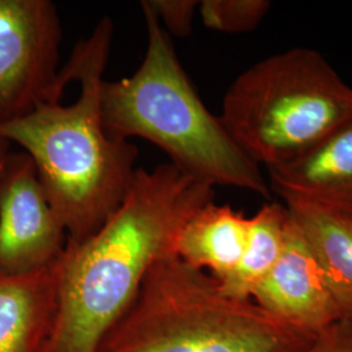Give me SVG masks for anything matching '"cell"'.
<instances>
[{
	"instance_id": "6da1fadb",
	"label": "cell",
	"mask_w": 352,
	"mask_h": 352,
	"mask_svg": "<svg viewBox=\"0 0 352 352\" xmlns=\"http://www.w3.org/2000/svg\"><path fill=\"white\" fill-rule=\"evenodd\" d=\"M214 188L164 164L138 168L118 209L58 263V314L49 352H98L158 261L175 254L189 218Z\"/></svg>"
},
{
	"instance_id": "7a4b0ae2",
	"label": "cell",
	"mask_w": 352,
	"mask_h": 352,
	"mask_svg": "<svg viewBox=\"0 0 352 352\" xmlns=\"http://www.w3.org/2000/svg\"><path fill=\"white\" fill-rule=\"evenodd\" d=\"M113 37V20L103 17L60 68V88L71 81L80 84L74 103L41 102L32 113L0 126V138L20 145L33 160L72 243L88 239L107 221L138 170L136 145L111 138L102 118L103 74Z\"/></svg>"
},
{
	"instance_id": "3957f363",
	"label": "cell",
	"mask_w": 352,
	"mask_h": 352,
	"mask_svg": "<svg viewBox=\"0 0 352 352\" xmlns=\"http://www.w3.org/2000/svg\"><path fill=\"white\" fill-rule=\"evenodd\" d=\"M141 10L148 32L142 63L133 75L104 80L102 85V118L109 135L151 141L177 170L213 188L234 187L270 199L272 189L261 167L204 104L171 38L146 1Z\"/></svg>"
},
{
	"instance_id": "277c9868",
	"label": "cell",
	"mask_w": 352,
	"mask_h": 352,
	"mask_svg": "<svg viewBox=\"0 0 352 352\" xmlns=\"http://www.w3.org/2000/svg\"><path fill=\"white\" fill-rule=\"evenodd\" d=\"M315 337L173 254L151 267L98 352H307Z\"/></svg>"
},
{
	"instance_id": "5b68a950",
	"label": "cell",
	"mask_w": 352,
	"mask_h": 352,
	"mask_svg": "<svg viewBox=\"0 0 352 352\" xmlns=\"http://www.w3.org/2000/svg\"><path fill=\"white\" fill-rule=\"evenodd\" d=\"M219 118L240 149L267 170L352 120V87L321 52L295 47L240 74Z\"/></svg>"
},
{
	"instance_id": "8992f818",
	"label": "cell",
	"mask_w": 352,
	"mask_h": 352,
	"mask_svg": "<svg viewBox=\"0 0 352 352\" xmlns=\"http://www.w3.org/2000/svg\"><path fill=\"white\" fill-rule=\"evenodd\" d=\"M62 24L50 0H0V126L58 100Z\"/></svg>"
},
{
	"instance_id": "52a82bcc",
	"label": "cell",
	"mask_w": 352,
	"mask_h": 352,
	"mask_svg": "<svg viewBox=\"0 0 352 352\" xmlns=\"http://www.w3.org/2000/svg\"><path fill=\"white\" fill-rule=\"evenodd\" d=\"M68 235L25 151H10L0 180V274L23 276L56 264Z\"/></svg>"
},
{
	"instance_id": "ba28073f",
	"label": "cell",
	"mask_w": 352,
	"mask_h": 352,
	"mask_svg": "<svg viewBox=\"0 0 352 352\" xmlns=\"http://www.w3.org/2000/svg\"><path fill=\"white\" fill-rule=\"evenodd\" d=\"M252 300L279 321L312 336L344 318L292 217L277 264L254 289Z\"/></svg>"
},
{
	"instance_id": "9c48e42d",
	"label": "cell",
	"mask_w": 352,
	"mask_h": 352,
	"mask_svg": "<svg viewBox=\"0 0 352 352\" xmlns=\"http://www.w3.org/2000/svg\"><path fill=\"white\" fill-rule=\"evenodd\" d=\"M266 171L270 189L283 202H314L352 214V120Z\"/></svg>"
},
{
	"instance_id": "30bf717a",
	"label": "cell",
	"mask_w": 352,
	"mask_h": 352,
	"mask_svg": "<svg viewBox=\"0 0 352 352\" xmlns=\"http://www.w3.org/2000/svg\"><path fill=\"white\" fill-rule=\"evenodd\" d=\"M58 263L23 276L0 274V352H49L58 314Z\"/></svg>"
},
{
	"instance_id": "8fae6325",
	"label": "cell",
	"mask_w": 352,
	"mask_h": 352,
	"mask_svg": "<svg viewBox=\"0 0 352 352\" xmlns=\"http://www.w3.org/2000/svg\"><path fill=\"white\" fill-rule=\"evenodd\" d=\"M250 218L230 205L212 201L200 208L182 228L175 256L221 282L239 264L248 239Z\"/></svg>"
},
{
	"instance_id": "7c38bea8",
	"label": "cell",
	"mask_w": 352,
	"mask_h": 352,
	"mask_svg": "<svg viewBox=\"0 0 352 352\" xmlns=\"http://www.w3.org/2000/svg\"><path fill=\"white\" fill-rule=\"evenodd\" d=\"M344 318H352V214L314 202H285Z\"/></svg>"
},
{
	"instance_id": "4fadbf2b",
	"label": "cell",
	"mask_w": 352,
	"mask_h": 352,
	"mask_svg": "<svg viewBox=\"0 0 352 352\" xmlns=\"http://www.w3.org/2000/svg\"><path fill=\"white\" fill-rule=\"evenodd\" d=\"M289 209L285 204L269 202L250 217L248 239L239 264L225 279L218 282L228 296L252 300V295L283 251L289 230Z\"/></svg>"
},
{
	"instance_id": "5bb4252c",
	"label": "cell",
	"mask_w": 352,
	"mask_h": 352,
	"mask_svg": "<svg viewBox=\"0 0 352 352\" xmlns=\"http://www.w3.org/2000/svg\"><path fill=\"white\" fill-rule=\"evenodd\" d=\"M270 7L266 0H204L199 13L208 29L235 34L256 29Z\"/></svg>"
},
{
	"instance_id": "9a60e30c",
	"label": "cell",
	"mask_w": 352,
	"mask_h": 352,
	"mask_svg": "<svg viewBox=\"0 0 352 352\" xmlns=\"http://www.w3.org/2000/svg\"><path fill=\"white\" fill-rule=\"evenodd\" d=\"M164 26L168 36L188 37L192 32L193 17L199 11V1L195 0H151L146 1Z\"/></svg>"
},
{
	"instance_id": "2e32d148",
	"label": "cell",
	"mask_w": 352,
	"mask_h": 352,
	"mask_svg": "<svg viewBox=\"0 0 352 352\" xmlns=\"http://www.w3.org/2000/svg\"><path fill=\"white\" fill-rule=\"evenodd\" d=\"M307 352H352V318H343L318 333Z\"/></svg>"
},
{
	"instance_id": "e0dca14e",
	"label": "cell",
	"mask_w": 352,
	"mask_h": 352,
	"mask_svg": "<svg viewBox=\"0 0 352 352\" xmlns=\"http://www.w3.org/2000/svg\"><path fill=\"white\" fill-rule=\"evenodd\" d=\"M11 151V142L8 140L0 138V180H1V175H3V168H4V164L7 160V155Z\"/></svg>"
}]
</instances>
